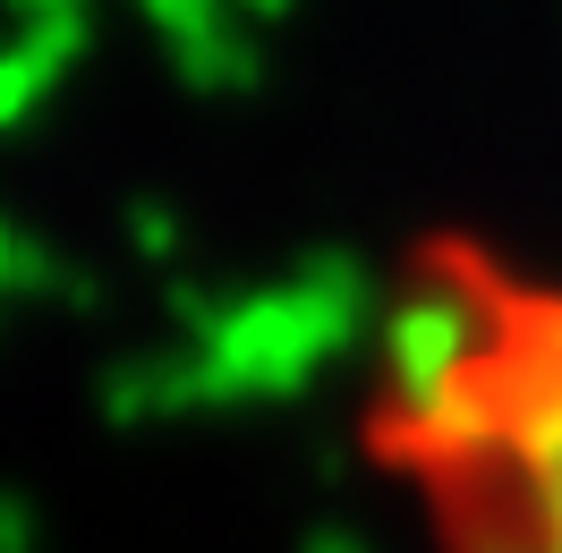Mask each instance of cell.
Instances as JSON below:
<instances>
[{"mask_svg":"<svg viewBox=\"0 0 562 553\" xmlns=\"http://www.w3.org/2000/svg\"><path fill=\"white\" fill-rule=\"evenodd\" d=\"M367 451L443 553H562V281L477 239L426 247Z\"/></svg>","mask_w":562,"mask_h":553,"instance_id":"6da1fadb","label":"cell"}]
</instances>
